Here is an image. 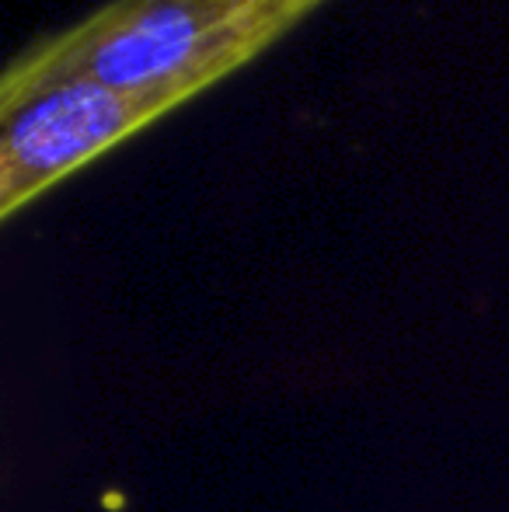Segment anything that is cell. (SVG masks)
<instances>
[{"instance_id":"cell-2","label":"cell","mask_w":509,"mask_h":512,"mask_svg":"<svg viewBox=\"0 0 509 512\" xmlns=\"http://www.w3.org/2000/svg\"><path fill=\"white\" fill-rule=\"evenodd\" d=\"M192 98L178 88H119L88 77L0 98V216H18Z\"/></svg>"},{"instance_id":"cell-1","label":"cell","mask_w":509,"mask_h":512,"mask_svg":"<svg viewBox=\"0 0 509 512\" xmlns=\"http://www.w3.org/2000/svg\"><path fill=\"white\" fill-rule=\"evenodd\" d=\"M325 0H109L25 46L0 98L70 77L203 95L283 39Z\"/></svg>"}]
</instances>
